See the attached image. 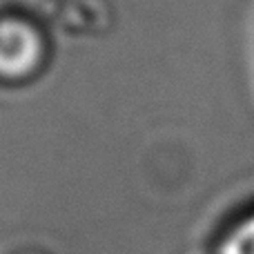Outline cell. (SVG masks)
Instances as JSON below:
<instances>
[{"instance_id":"obj_2","label":"cell","mask_w":254,"mask_h":254,"mask_svg":"<svg viewBox=\"0 0 254 254\" xmlns=\"http://www.w3.org/2000/svg\"><path fill=\"white\" fill-rule=\"evenodd\" d=\"M216 254H254V212L234 221L221 234Z\"/></svg>"},{"instance_id":"obj_1","label":"cell","mask_w":254,"mask_h":254,"mask_svg":"<svg viewBox=\"0 0 254 254\" xmlns=\"http://www.w3.org/2000/svg\"><path fill=\"white\" fill-rule=\"evenodd\" d=\"M49 43L43 27L20 13L0 16V83L22 85L43 71Z\"/></svg>"}]
</instances>
